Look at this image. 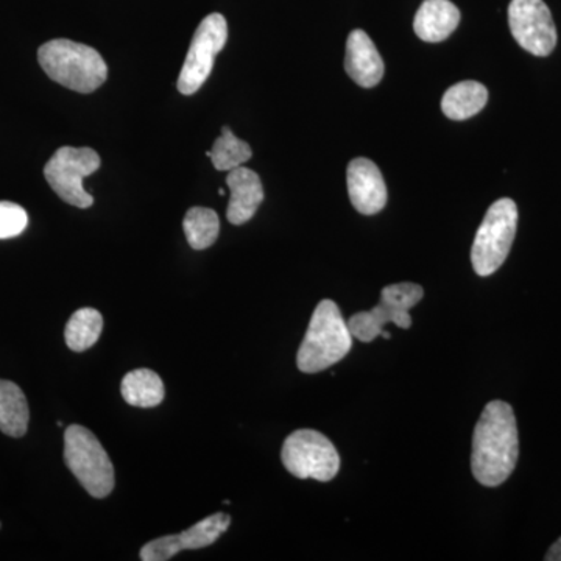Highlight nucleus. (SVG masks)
Listing matches in <instances>:
<instances>
[{
    "instance_id": "nucleus-2",
    "label": "nucleus",
    "mask_w": 561,
    "mask_h": 561,
    "mask_svg": "<svg viewBox=\"0 0 561 561\" xmlns=\"http://www.w3.org/2000/svg\"><path fill=\"white\" fill-rule=\"evenodd\" d=\"M38 61L50 80L80 94H91L108 77L102 55L87 44L70 39H51L38 50Z\"/></svg>"
},
{
    "instance_id": "nucleus-14",
    "label": "nucleus",
    "mask_w": 561,
    "mask_h": 561,
    "mask_svg": "<svg viewBox=\"0 0 561 561\" xmlns=\"http://www.w3.org/2000/svg\"><path fill=\"white\" fill-rule=\"evenodd\" d=\"M460 10L449 0H424L416 11L413 31L426 43H442L459 27Z\"/></svg>"
},
{
    "instance_id": "nucleus-11",
    "label": "nucleus",
    "mask_w": 561,
    "mask_h": 561,
    "mask_svg": "<svg viewBox=\"0 0 561 561\" xmlns=\"http://www.w3.org/2000/svg\"><path fill=\"white\" fill-rule=\"evenodd\" d=\"M350 201L357 213L364 216H375L387 205L386 181L375 162L367 158H356L348 164L346 171Z\"/></svg>"
},
{
    "instance_id": "nucleus-4",
    "label": "nucleus",
    "mask_w": 561,
    "mask_h": 561,
    "mask_svg": "<svg viewBox=\"0 0 561 561\" xmlns=\"http://www.w3.org/2000/svg\"><path fill=\"white\" fill-rule=\"evenodd\" d=\"M65 461L92 497L110 496L116 483L114 467L102 443L90 430L72 424L65 431Z\"/></svg>"
},
{
    "instance_id": "nucleus-24",
    "label": "nucleus",
    "mask_w": 561,
    "mask_h": 561,
    "mask_svg": "<svg viewBox=\"0 0 561 561\" xmlns=\"http://www.w3.org/2000/svg\"><path fill=\"white\" fill-rule=\"evenodd\" d=\"M546 561H561V538L549 549L545 557Z\"/></svg>"
},
{
    "instance_id": "nucleus-9",
    "label": "nucleus",
    "mask_w": 561,
    "mask_h": 561,
    "mask_svg": "<svg viewBox=\"0 0 561 561\" xmlns=\"http://www.w3.org/2000/svg\"><path fill=\"white\" fill-rule=\"evenodd\" d=\"M508 25L516 43L535 57H548L556 49V24L542 0H512Z\"/></svg>"
},
{
    "instance_id": "nucleus-18",
    "label": "nucleus",
    "mask_w": 561,
    "mask_h": 561,
    "mask_svg": "<svg viewBox=\"0 0 561 561\" xmlns=\"http://www.w3.org/2000/svg\"><path fill=\"white\" fill-rule=\"evenodd\" d=\"M122 397L135 408H157L164 401V382L149 368L127 373L121 383Z\"/></svg>"
},
{
    "instance_id": "nucleus-7",
    "label": "nucleus",
    "mask_w": 561,
    "mask_h": 561,
    "mask_svg": "<svg viewBox=\"0 0 561 561\" xmlns=\"http://www.w3.org/2000/svg\"><path fill=\"white\" fill-rule=\"evenodd\" d=\"M101 157L90 147H61L44 168V176L62 202L76 208H91L94 198L83 187V180L101 169Z\"/></svg>"
},
{
    "instance_id": "nucleus-16",
    "label": "nucleus",
    "mask_w": 561,
    "mask_h": 561,
    "mask_svg": "<svg viewBox=\"0 0 561 561\" xmlns=\"http://www.w3.org/2000/svg\"><path fill=\"white\" fill-rule=\"evenodd\" d=\"M489 102V91L474 80L460 81L445 92L442 111L451 121H467L481 113Z\"/></svg>"
},
{
    "instance_id": "nucleus-12",
    "label": "nucleus",
    "mask_w": 561,
    "mask_h": 561,
    "mask_svg": "<svg viewBox=\"0 0 561 561\" xmlns=\"http://www.w3.org/2000/svg\"><path fill=\"white\" fill-rule=\"evenodd\" d=\"M346 73L362 88H375L383 77V61L364 31L350 33L346 41Z\"/></svg>"
},
{
    "instance_id": "nucleus-1",
    "label": "nucleus",
    "mask_w": 561,
    "mask_h": 561,
    "mask_svg": "<svg viewBox=\"0 0 561 561\" xmlns=\"http://www.w3.org/2000/svg\"><path fill=\"white\" fill-rule=\"evenodd\" d=\"M518 456V426L512 405L489 402L472 435V476L482 485H501L515 471Z\"/></svg>"
},
{
    "instance_id": "nucleus-20",
    "label": "nucleus",
    "mask_w": 561,
    "mask_h": 561,
    "mask_svg": "<svg viewBox=\"0 0 561 561\" xmlns=\"http://www.w3.org/2000/svg\"><path fill=\"white\" fill-rule=\"evenodd\" d=\"M187 242L194 250H206L216 243L220 232V220L216 210L195 206L187 210L183 220Z\"/></svg>"
},
{
    "instance_id": "nucleus-19",
    "label": "nucleus",
    "mask_w": 561,
    "mask_h": 561,
    "mask_svg": "<svg viewBox=\"0 0 561 561\" xmlns=\"http://www.w3.org/2000/svg\"><path fill=\"white\" fill-rule=\"evenodd\" d=\"M103 330V317L98 309L83 308L73 312L66 324V345L73 353H83L90 350L101 339Z\"/></svg>"
},
{
    "instance_id": "nucleus-8",
    "label": "nucleus",
    "mask_w": 561,
    "mask_h": 561,
    "mask_svg": "<svg viewBox=\"0 0 561 561\" xmlns=\"http://www.w3.org/2000/svg\"><path fill=\"white\" fill-rule=\"evenodd\" d=\"M228 41L227 20L220 13H210L198 25L192 38L186 60L181 69L176 88L181 94H195L213 72L214 60Z\"/></svg>"
},
{
    "instance_id": "nucleus-25",
    "label": "nucleus",
    "mask_w": 561,
    "mask_h": 561,
    "mask_svg": "<svg viewBox=\"0 0 561 561\" xmlns=\"http://www.w3.org/2000/svg\"><path fill=\"white\" fill-rule=\"evenodd\" d=\"M219 195H225V191L224 190H219Z\"/></svg>"
},
{
    "instance_id": "nucleus-6",
    "label": "nucleus",
    "mask_w": 561,
    "mask_h": 561,
    "mask_svg": "<svg viewBox=\"0 0 561 561\" xmlns=\"http://www.w3.org/2000/svg\"><path fill=\"white\" fill-rule=\"evenodd\" d=\"M280 460L291 476L330 482L341 470V456L330 438L312 430L291 432L280 451Z\"/></svg>"
},
{
    "instance_id": "nucleus-3",
    "label": "nucleus",
    "mask_w": 561,
    "mask_h": 561,
    "mask_svg": "<svg viewBox=\"0 0 561 561\" xmlns=\"http://www.w3.org/2000/svg\"><path fill=\"white\" fill-rule=\"evenodd\" d=\"M353 348V334L334 301L319 302L297 354L302 373H320L341 362Z\"/></svg>"
},
{
    "instance_id": "nucleus-13",
    "label": "nucleus",
    "mask_w": 561,
    "mask_h": 561,
    "mask_svg": "<svg viewBox=\"0 0 561 561\" xmlns=\"http://www.w3.org/2000/svg\"><path fill=\"white\" fill-rule=\"evenodd\" d=\"M231 198L227 209V219L232 225H243L253 219L261 203L264 202V187L260 175L247 168L232 169L227 179Z\"/></svg>"
},
{
    "instance_id": "nucleus-10",
    "label": "nucleus",
    "mask_w": 561,
    "mask_h": 561,
    "mask_svg": "<svg viewBox=\"0 0 561 561\" xmlns=\"http://www.w3.org/2000/svg\"><path fill=\"white\" fill-rule=\"evenodd\" d=\"M231 518L227 513H214L203 522L194 524L179 535H165L147 542L140 549L142 561H168L181 551H195L214 545L230 527Z\"/></svg>"
},
{
    "instance_id": "nucleus-5",
    "label": "nucleus",
    "mask_w": 561,
    "mask_h": 561,
    "mask_svg": "<svg viewBox=\"0 0 561 561\" xmlns=\"http://www.w3.org/2000/svg\"><path fill=\"white\" fill-rule=\"evenodd\" d=\"M518 227V208L512 198L494 202L483 217L471 249L472 268L479 276L500 271L507 260Z\"/></svg>"
},
{
    "instance_id": "nucleus-21",
    "label": "nucleus",
    "mask_w": 561,
    "mask_h": 561,
    "mask_svg": "<svg viewBox=\"0 0 561 561\" xmlns=\"http://www.w3.org/2000/svg\"><path fill=\"white\" fill-rule=\"evenodd\" d=\"M253 151L245 140L239 139L228 127L221 128V135L214 142L210 160L220 172H231L251 160Z\"/></svg>"
},
{
    "instance_id": "nucleus-23",
    "label": "nucleus",
    "mask_w": 561,
    "mask_h": 561,
    "mask_svg": "<svg viewBox=\"0 0 561 561\" xmlns=\"http://www.w3.org/2000/svg\"><path fill=\"white\" fill-rule=\"evenodd\" d=\"M423 287L415 283L390 284V286L383 287L381 291V298H386V300L393 302L398 308L405 309V311H411L413 306L423 300Z\"/></svg>"
},
{
    "instance_id": "nucleus-17",
    "label": "nucleus",
    "mask_w": 561,
    "mask_h": 561,
    "mask_svg": "<svg viewBox=\"0 0 561 561\" xmlns=\"http://www.w3.org/2000/svg\"><path fill=\"white\" fill-rule=\"evenodd\" d=\"M28 420L31 411L24 391L16 383L0 379V431L9 437H24Z\"/></svg>"
},
{
    "instance_id": "nucleus-22",
    "label": "nucleus",
    "mask_w": 561,
    "mask_h": 561,
    "mask_svg": "<svg viewBox=\"0 0 561 561\" xmlns=\"http://www.w3.org/2000/svg\"><path fill=\"white\" fill-rule=\"evenodd\" d=\"M28 216L22 206L0 202V239L16 238L27 228Z\"/></svg>"
},
{
    "instance_id": "nucleus-15",
    "label": "nucleus",
    "mask_w": 561,
    "mask_h": 561,
    "mask_svg": "<svg viewBox=\"0 0 561 561\" xmlns=\"http://www.w3.org/2000/svg\"><path fill=\"white\" fill-rule=\"evenodd\" d=\"M389 323L397 324L401 330H409L412 327V317L405 309L398 308L393 302L381 298L371 311L354 313L348 321V327L353 337L370 343L382 334L383 328Z\"/></svg>"
}]
</instances>
